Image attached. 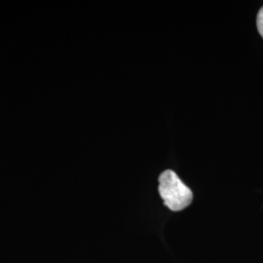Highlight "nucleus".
I'll return each mask as SVG.
<instances>
[{
    "mask_svg": "<svg viewBox=\"0 0 263 263\" xmlns=\"http://www.w3.org/2000/svg\"><path fill=\"white\" fill-rule=\"evenodd\" d=\"M256 24H257L258 32L260 33V35L263 37V7L261 9L259 10V12H258V14H257Z\"/></svg>",
    "mask_w": 263,
    "mask_h": 263,
    "instance_id": "obj_2",
    "label": "nucleus"
},
{
    "mask_svg": "<svg viewBox=\"0 0 263 263\" xmlns=\"http://www.w3.org/2000/svg\"><path fill=\"white\" fill-rule=\"evenodd\" d=\"M159 193L170 210L178 212L188 207L193 199L191 190L180 180L178 175L167 170L159 177Z\"/></svg>",
    "mask_w": 263,
    "mask_h": 263,
    "instance_id": "obj_1",
    "label": "nucleus"
}]
</instances>
